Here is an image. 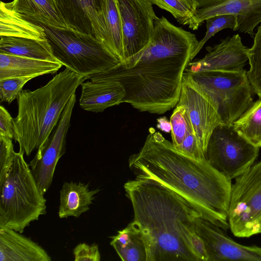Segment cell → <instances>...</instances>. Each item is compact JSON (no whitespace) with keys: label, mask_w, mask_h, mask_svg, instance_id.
I'll return each instance as SVG.
<instances>
[{"label":"cell","mask_w":261,"mask_h":261,"mask_svg":"<svg viewBox=\"0 0 261 261\" xmlns=\"http://www.w3.org/2000/svg\"><path fill=\"white\" fill-rule=\"evenodd\" d=\"M190 242L193 250L199 261H208V256L204 242L195 231L191 234Z\"/></svg>","instance_id":"obj_36"},{"label":"cell","mask_w":261,"mask_h":261,"mask_svg":"<svg viewBox=\"0 0 261 261\" xmlns=\"http://www.w3.org/2000/svg\"><path fill=\"white\" fill-rule=\"evenodd\" d=\"M259 149L239 135L232 125L220 124L209 139L205 158L215 169L231 180L253 165Z\"/></svg>","instance_id":"obj_9"},{"label":"cell","mask_w":261,"mask_h":261,"mask_svg":"<svg viewBox=\"0 0 261 261\" xmlns=\"http://www.w3.org/2000/svg\"><path fill=\"white\" fill-rule=\"evenodd\" d=\"M103 13L107 32V46L123 64L125 60L122 29L116 0H103Z\"/></svg>","instance_id":"obj_25"},{"label":"cell","mask_w":261,"mask_h":261,"mask_svg":"<svg viewBox=\"0 0 261 261\" xmlns=\"http://www.w3.org/2000/svg\"><path fill=\"white\" fill-rule=\"evenodd\" d=\"M33 77H17L0 80L1 102L10 103L17 99L22 88Z\"/></svg>","instance_id":"obj_31"},{"label":"cell","mask_w":261,"mask_h":261,"mask_svg":"<svg viewBox=\"0 0 261 261\" xmlns=\"http://www.w3.org/2000/svg\"><path fill=\"white\" fill-rule=\"evenodd\" d=\"M55 1L68 27L93 35L107 46L103 0Z\"/></svg>","instance_id":"obj_16"},{"label":"cell","mask_w":261,"mask_h":261,"mask_svg":"<svg viewBox=\"0 0 261 261\" xmlns=\"http://www.w3.org/2000/svg\"><path fill=\"white\" fill-rule=\"evenodd\" d=\"M75 261H99L101 256L98 245L85 243L77 245L73 250Z\"/></svg>","instance_id":"obj_34"},{"label":"cell","mask_w":261,"mask_h":261,"mask_svg":"<svg viewBox=\"0 0 261 261\" xmlns=\"http://www.w3.org/2000/svg\"><path fill=\"white\" fill-rule=\"evenodd\" d=\"M24 153L20 149L15 152L8 172L0 177V227L20 233L46 213V200Z\"/></svg>","instance_id":"obj_5"},{"label":"cell","mask_w":261,"mask_h":261,"mask_svg":"<svg viewBox=\"0 0 261 261\" xmlns=\"http://www.w3.org/2000/svg\"><path fill=\"white\" fill-rule=\"evenodd\" d=\"M76 102L74 94L66 105L61 118L50 135L37 150L30 163L32 173L41 193L44 195L50 187L57 164L65 152L66 139Z\"/></svg>","instance_id":"obj_12"},{"label":"cell","mask_w":261,"mask_h":261,"mask_svg":"<svg viewBox=\"0 0 261 261\" xmlns=\"http://www.w3.org/2000/svg\"><path fill=\"white\" fill-rule=\"evenodd\" d=\"M152 5L172 14L177 21L192 30L199 27L195 18L196 8L193 0H148Z\"/></svg>","instance_id":"obj_27"},{"label":"cell","mask_w":261,"mask_h":261,"mask_svg":"<svg viewBox=\"0 0 261 261\" xmlns=\"http://www.w3.org/2000/svg\"><path fill=\"white\" fill-rule=\"evenodd\" d=\"M195 18L199 27L211 17L233 14L237 19L236 31L253 38L254 29L261 23V0H193Z\"/></svg>","instance_id":"obj_14"},{"label":"cell","mask_w":261,"mask_h":261,"mask_svg":"<svg viewBox=\"0 0 261 261\" xmlns=\"http://www.w3.org/2000/svg\"><path fill=\"white\" fill-rule=\"evenodd\" d=\"M170 121L171 125L172 143L176 148H178L181 144L188 130L192 127L183 106H176Z\"/></svg>","instance_id":"obj_30"},{"label":"cell","mask_w":261,"mask_h":261,"mask_svg":"<svg viewBox=\"0 0 261 261\" xmlns=\"http://www.w3.org/2000/svg\"><path fill=\"white\" fill-rule=\"evenodd\" d=\"M116 1L122 24L124 64L148 44L159 17L148 0Z\"/></svg>","instance_id":"obj_10"},{"label":"cell","mask_w":261,"mask_h":261,"mask_svg":"<svg viewBox=\"0 0 261 261\" xmlns=\"http://www.w3.org/2000/svg\"><path fill=\"white\" fill-rule=\"evenodd\" d=\"M99 189L89 190V184L73 181L65 182L61 189L59 217L67 218L69 217H79L87 212Z\"/></svg>","instance_id":"obj_20"},{"label":"cell","mask_w":261,"mask_h":261,"mask_svg":"<svg viewBox=\"0 0 261 261\" xmlns=\"http://www.w3.org/2000/svg\"><path fill=\"white\" fill-rule=\"evenodd\" d=\"M63 65L58 62L0 53V80L17 77H35L53 74Z\"/></svg>","instance_id":"obj_19"},{"label":"cell","mask_w":261,"mask_h":261,"mask_svg":"<svg viewBox=\"0 0 261 261\" xmlns=\"http://www.w3.org/2000/svg\"><path fill=\"white\" fill-rule=\"evenodd\" d=\"M199 41L164 16L154 22L146 46L126 63L105 71L123 86L122 103L141 112L163 114L176 106L182 76Z\"/></svg>","instance_id":"obj_1"},{"label":"cell","mask_w":261,"mask_h":261,"mask_svg":"<svg viewBox=\"0 0 261 261\" xmlns=\"http://www.w3.org/2000/svg\"><path fill=\"white\" fill-rule=\"evenodd\" d=\"M183 106L193 132L204 153L209 139L221 124L218 108L212 99L185 71L179 100Z\"/></svg>","instance_id":"obj_11"},{"label":"cell","mask_w":261,"mask_h":261,"mask_svg":"<svg viewBox=\"0 0 261 261\" xmlns=\"http://www.w3.org/2000/svg\"><path fill=\"white\" fill-rule=\"evenodd\" d=\"M111 238V245L122 260L146 261L145 243L140 230L133 222Z\"/></svg>","instance_id":"obj_23"},{"label":"cell","mask_w":261,"mask_h":261,"mask_svg":"<svg viewBox=\"0 0 261 261\" xmlns=\"http://www.w3.org/2000/svg\"><path fill=\"white\" fill-rule=\"evenodd\" d=\"M0 136L15 139L13 118L3 106L0 107Z\"/></svg>","instance_id":"obj_35"},{"label":"cell","mask_w":261,"mask_h":261,"mask_svg":"<svg viewBox=\"0 0 261 261\" xmlns=\"http://www.w3.org/2000/svg\"><path fill=\"white\" fill-rule=\"evenodd\" d=\"M249 69L247 75L255 94L261 98V23L257 27L251 47L247 49Z\"/></svg>","instance_id":"obj_28"},{"label":"cell","mask_w":261,"mask_h":261,"mask_svg":"<svg viewBox=\"0 0 261 261\" xmlns=\"http://www.w3.org/2000/svg\"><path fill=\"white\" fill-rule=\"evenodd\" d=\"M176 148L196 161H200L206 159L204 153L192 127L188 130L181 144Z\"/></svg>","instance_id":"obj_32"},{"label":"cell","mask_w":261,"mask_h":261,"mask_svg":"<svg viewBox=\"0 0 261 261\" xmlns=\"http://www.w3.org/2000/svg\"><path fill=\"white\" fill-rule=\"evenodd\" d=\"M7 4L25 19L56 28L68 27L55 0H13Z\"/></svg>","instance_id":"obj_21"},{"label":"cell","mask_w":261,"mask_h":261,"mask_svg":"<svg viewBox=\"0 0 261 261\" xmlns=\"http://www.w3.org/2000/svg\"><path fill=\"white\" fill-rule=\"evenodd\" d=\"M87 79L66 68L35 90H22L13 118L15 139L29 156L46 141L77 87Z\"/></svg>","instance_id":"obj_4"},{"label":"cell","mask_w":261,"mask_h":261,"mask_svg":"<svg viewBox=\"0 0 261 261\" xmlns=\"http://www.w3.org/2000/svg\"><path fill=\"white\" fill-rule=\"evenodd\" d=\"M81 84L80 106L83 110L102 112L107 108L119 105L125 96L122 84L105 71L97 73Z\"/></svg>","instance_id":"obj_17"},{"label":"cell","mask_w":261,"mask_h":261,"mask_svg":"<svg viewBox=\"0 0 261 261\" xmlns=\"http://www.w3.org/2000/svg\"><path fill=\"white\" fill-rule=\"evenodd\" d=\"M0 37V53L58 62L46 39L41 40L1 35Z\"/></svg>","instance_id":"obj_22"},{"label":"cell","mask_w":261,"mask_h":261,"mask_svg":"<svg viewBox=\"0 0 261 261\" xmlns=\"http://www.w3.org/2000/svg\"><path fill=\"white\" fill-rule=\"evenodd\" d=\"M206 31L204 37L199 41L197 47L193 53V58L199 53L204 44L219 31L230 29L236 31L237 19L235 14H224L211 17L205 20Z\"/></svg>","instance_id":"obj_29"},{"label":"cell","mask_w":261,"mask_h":261,"mask_svg":"<svg viewBox=\"0 0 261 261\" xmlns=\"http://www.w3.org/2000/svg\"><path fill=\"white\" fill-rule=\"evenodd\" d=\"M144 145L128 160L136 177L158 182L195 207L202 216L225 230L231 180L206 159L184 154L162 134L150 128Z\"/></svg>","instance_id":"obj_2"},{"label":"cell","mask_w":261,"mask_h":261,"mask_svg":"<svg viewBox=\"0 0 261 261\" xmlns=\"http://www.w3.org/2000/svg\"><path fill=\"white\" fill-rule=\"evenodd\" d=\"M232 125L251 144L261 147V98L253 102Z\"/></svg>","instance_id":"obj_26"},{"label":"cell","mask_w":261,"mask_h":261,"mask_svg":"<svg viewBox=\"0 0 261 261\" xmlns=\"http://www.w3.org/2000/svg\"><path fill=\"white\" fill-rule=\"evenodd\" d=\"M39 245L18 231L0 227V261H50Z\"/></svg>","instance_id":"obj_18"},{"label":"cell","mask_w":261,"mask_h":261,"mask_svg":"<svg viewBox=\"0 0 261 261\" xmlns=\"http://www.w3.org/2000/svg\"><path fill=\"white\" fill-rule=\"evenodd\" d=\"M25 19L43 29L58 61L80 76L89 79L121 63L105 43L93 35L69 27L56 28Z\"/></svg>","instance_id":"obj_6"},{"label":"cell","mask_w":261,"mask_h":261,"mask_svg":"<svg viewBox=\"0 0 261 261\" xmlns=\"http://www.w3.org/2000/svg\"><path fill=\"white\" fill-rule=\"evenodd\" d=\"M15 153L12 139L0 136V177L8 172Z\"/></svg>","instance_id":"obj_33"},{"label":"cell","mask_w":261,"mask_h":261,"mask_svg":"<svg viewBox=\"0 0 261 261\" xmlns=\"http://www.w3.org/2000/svg\"><path fill=\"white\" fill-rule=\"evenodd\" d=\"M224 230L202 216L196 219L194 231L204 242L208 261H261L260 247L240 244Z\"/></svg>","instance_id":"obj_13"},{"label":"cell","mask_w":261,"mask_h":261,"mask_svg":"<svg viewBox=\"0 0 261 261\" xmlns=\"http://www.w3.org/2000/svg\"><path fill=\"white\" fill-rule=\"evenodd\" d=\"M0 21L1 36L46 39L44 30L40 25L25 19L3 2L0 5Z\"/></svg>","instance_id":"obj_24"},{"label":"cell","mask_w":261,"mask_h":261,"mask_svg":"<svg viewBox=\"0 0 261 261\" xmlns=\"http://www.w3.org/2000/svg\"><path fill=\"white\" fill-rule=\"evenodd\" d=\"M227 219L229 229L237 237L261 233V161L232 184Z\"/></svg>","instance_id":"obj_8"},{"label":"cell","mask_w":261,"mask_h":261,"mask_svg":"<svg viewBox=\"0 0 261 261\" xmlns=\"http://www.w3.org/2000/svg\"><path fill=\"white\" fill-rule=\"evenodd\" d=\"M216 105L221 124L232 125L253 104V89L247 71H185Z\"/></svg>","instance_id":"obj_7"},{"label":"cell","mask_w":261,"mask_h":261,"mask_svg":"<svg viewBox=\"0 0 261 261\" xmlns=\"http://www.w3.org/2000/svg\"><path fill=\"white\" fill-rule=\"evenodd\" d=\"M239 34L221 40L213 46H207L204 57L190 62L185 71L191 73L206 71H238L248 61L247 49Z\"/></svg>","instance_id":"obj_15"},{"label":"cell","mask_w":261,"mask_h":261,"mask_svg":"<svg viewBox=\"0 0 261 261\" xmlns=\"http://www.w3.org/2000/svg\"><path fill=\"white\" fill-rule=\"evenodd\" d=\"M133 221L145 243L146 261H199L190 242L202 216L181 197L155 181L136 177L124 185Z\"/></svg>","instance_id":"obj_3"},{"label":"cell","mask_w":261,"mask_h":261,"mask_svg":"<svg viewBox=\"0 0 261 261\" xmlns=\"http://www.w3.org/2000/svg\"><path fill=\"white\" fill-rule=\"evenodd\" d=\"M156 127L167 133L171 132V125L170 120L169 121L166 117H162L157 119Z\"/></svg>","instance_id":"obj_37"}]
</instances>
